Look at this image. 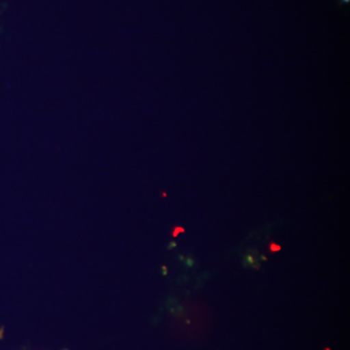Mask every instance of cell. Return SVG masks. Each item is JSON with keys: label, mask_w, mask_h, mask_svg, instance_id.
<instances>
[{"label": "cell", "mask_w": 350, "mask_h": 350, "mask_svg": "<svg viewBox=\"0 0 350 350\" xmlns=\"http://www.w3.org/2000/svg\"><path fill=\"white\" fill-rule=\"evenodd\" d=\"M280 250V247L278 245H275V243L271 244V252H275V251Z\"/></svg>", "instance_id": "1"}]
</instances>
